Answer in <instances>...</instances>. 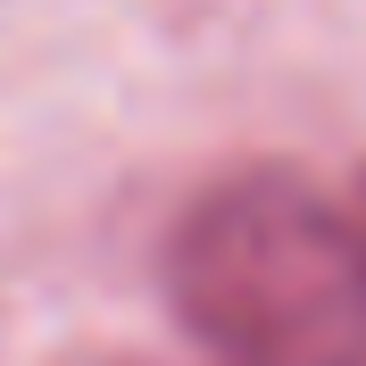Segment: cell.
I'll list each match as a JSON object with an SVG mask.
<instances>
[{"label": "cell", "mask_w": 366, "mask_h": 366, "mask_svg": "<svg viewBox=\"0 0 366 366\" xmlns=\"http://www.w3.org/2000/svg\"><path fill=\"white\" fill-rule=\"evenodd\" d=\"M350 217H358V242H366V167H358V183H350Z\"/></svg>", "instance_id": "cell-2"}, {"label": "cell", "mask_w": 366, "mask_h": 366, "mask_svg": "<svg viewBox=\"0 0 366 366\" xmlns=\"http://www.w3.org/2000/svg\"><path fill=\"white\" fill-rule=\"evenodd\" d=\"M117 366H142V358H117Z\"/></svg>", "instance_id": "cell-3"}, {"label": "cell", "mask_w": 366, "mask_h": 366, "mask_svg": "<svg viewBox=\"0 0 366 366\" xmlns=\"http://www.w3.org/2000/svg\"><path fill=\"white\" fill-rule=\"evenodd\" d=\"M167 300L217 366H366V242L300 167H233L167 233Z\"/></svg>", "instance_id": "cell-1"}]
</instances>
